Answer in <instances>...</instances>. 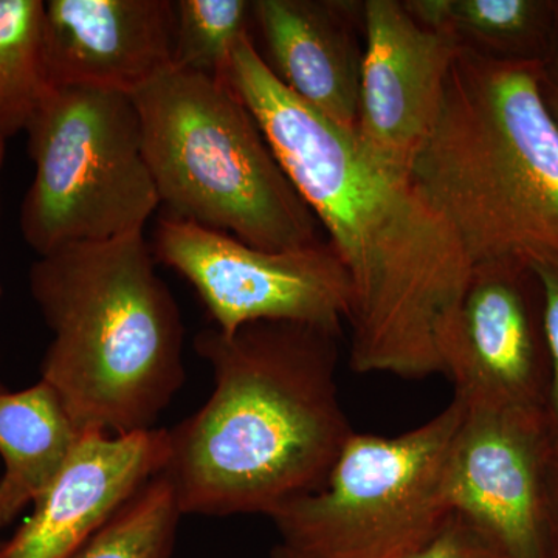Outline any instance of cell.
<instances>
[{
    "instance_id": "4fadbf2b",
    "label": "cell",
    "mask_w": 558,
    "mask_h": 558,
    "mask_svg": "<svg viewBox=\"0 0 558 558\" xmlns=\"http://www.w3.org/2000/svg\"><path fill=\"white\" fill-rule=\"evenodd\" d=\"M171 0H49L44 62L50 87L134 97L171 69Z\"/></svg>"
},
{
    "instance_id": "277c9868",
    "label": "cell",
    "mask_w": 558,
    "mask_h": 558,
    "mask_svg": "<svg viewBox=\"0 0 558 558\" xmlns=\"http://www.w3.org/2000/svg\"><path fill=\"white\" fill-rule=\"evenodd\" d=\"M539 69L462 47L411 167L473 266L517 259L558 269V124Z\"/></svg>"
},
{
    "instance_id": "cb8c5ba5",
    "label": "cell",
    "mask_w": 558,
    "mask_h": 558,
    "mask_svg": "<svg viewBox=\"0 0 558 558\" xmlns=\"http://www.w3.org/2000/svg\"><path fill=\"white\" fill-rule=\"evenodd\" d=\"M271 558H301L296 556L295 553H292V550L286 548V546H282L281 543H279L278 546H275L274 550H271Z\"/></svg>"
},
{
    "instance_id": "e0dca14e",
    "label": "cell",
    "mask_w": 558,
    "mask_h": 558,
    "mask_svg": "<svg viewBox=\"0 0 558 558\" xmlns=\"http://www.w3.org/2000/svg\"><path fill=\"white\" fill-rule=\"evenodd\" d=\"M43 0H0V142L27 130L50 89Z\"/></svg>"
},
{
    "instance_id": "5b68a950",
    "label": "cell",
    "mask_w": 558,
    "mask_h": 558,
    "mask_svg": "<svg viewBox=\"0 0 558 558\" xmlns=\"http://www.w3.org/2000/svg\"><path fill=\"white\" fill-rule=\"evenodd\" d=\"M134 101L161 216L269 252L322 241L314 211L229 81L170 69Z\"/></svg>"
},
{
    "instance_id": "603a6c76",
    "label": "cell",
    "mask_w": 558,
    "mask_h": 558,
    "mask_svg": "<svg viewBox=\"0 0 558 558\" xmlns=\"http://www.w3.org/2000/svg\"><path fill=\"white\" fill-rule=\"evenodd\" d=\"M539 86H542L546 106L558 124V21L553 49L539 69Z\"/></svg>"
},
{
    "instance_id": "ba28073f",
    "label": "cell",
    "mask_w": 558,
    "mask_h": 558,
    "mask_svg": "<svg viewBox=\"0 0 558 558\" xmlns=\"http://www.w3.org/2000/svg\"><path fill=\"white\" fill-rule=\"evenodd\" d=\"M150 247L157 263L193 286L222 332L256 322H289L340 336L351 315V281L328 241L269 252L160 216Z\"/></svg>"
},
{
    "instance_id": "5bb4252c",
    "label": "cell",
    "mask_w": 558,
    "mask_h": 558,
    "mask_svg": "<svg viewBox=\"0 0 558 558\" xmlns=\"http://www.w3.org/2000/svg\"><path fill=\"white\" fill-rule=\"evenodd\" d=\"M363 2L256 0L253 21L270 72L301 101L355 131L363 49L354 20ZM258 49V47H256Z\"/></svg>"
},
{
    "instance_id": "52a82bcc",
    "label": "cell",
    "mask_w": 558,
    "mask_h": 558,
    "mask_svg": "<svg viewBox=\"0 0 558 558\" xmlns=\"http://www.w3.org/2000/svg\"><path fill=\"white\" fill-rule=\"evenodd\" d=\"M465 405L384 438L355 433L325 486L270 513L281 545L301 558H409L436 537L451 510L444 472Z\"/></svg>"
},
{
    "instance_id": "44dd1931",
    "label": "cell",
    "mask_w": 558,
    "mask_h": 558,
    "mask_svg": "<svg viewBox=\"0 0 558 558\" xmlns=\"http://www.w3.org/2000/svg\"><path fill=\"white\" fill-rule=\"evenodd\" d=\"M545 299V328L550 355L548 418L554 440H558V269L534 267Z\"/></svg>"
},
{
    "instance_id": "3957f363",
    "label": "cell",
    "mask_w": 558,
    "mask_h": 558,
    "mask_svg": "<svg viewBox=\"0 0 558 558\" xmlns=\"http://www.w3.org/2000/svg\"><path fill=\"white\" fill-rule=\"evenodd\" d=\"M145 231L38 256L28 288L51 332L40 379L81 435L156 428L186 380L178 301Z\"/></svg>"
},
{
    "instance_id": "2e32d148",
    "label": "cell",
    "mask_w": 558,
    "mask_h": 558,
    "mask_svg": "<svg viewBox=\"0 0 558 558\" xmlns=\"http://www.w3.org/2000/svg\"><path fill=\"white\" fill-rule=\"evenodd\" d=\"M411 16L449 32L464 47L498 60L545 62L553 49L557 0H407Z\"/></svg>"
},
{
    "instance_id": "d4e9b609",
    "label": "cell",
    "mask_w": 558,
    "mask_h": 558,
    "mask_svg": "<svg viewBox=\"0 0 558 558\" xmlns=\"http://www.w3.org/2000/svg\"><path fill=\"white\" fill-rule=\"evenodd\" d=\"M3 150H5V143L0 142V165H2ZM2 388V384H0V389Z\"/></svg>"
},
{
    "instance_id": "6da1fadb",
    "label": "cell",
    "mask_w": 558,
    "mask_h": 558,
    "mask_svg": "<svg viewBox=\"0 0 558 558\" xmlns=\"http://www.w3.org/2000/svg\"><path fill=\"white\" fill-rule=\"evenodd\" d=\"M227 81L348 271L352 371L442 374L436 341L473 270L449 220L410 174L374 160L354 130L282 86L252 35L234 47Z\"/></svg>"
},
{
    "instance_id": "7a4b0ae2",
    "label": "cell",
    "mask_w": 558,
    "mask_h": 558,
    "mask_svg": "<svg viewBox=\"0 0 558 558\" xmlns=\"http://www.w3.org/2000/svg\"><path fill=\"white\" fill-rule=\"evenodd\" d=\"M339 336L289 322L201 330L215 389L168 429L163 472L183 515L263 513L325 486L354 435L341 407Z\"/></svg>"
},
{
    "instance_id": "8992f818",
    "label": "cell",
    "mask_w": 558,
    "mask_h": 558,
    "mask_svg": "<svg viewBox=\"0 0 558 558\" xmlns=\"http://www.w3.org/2000/svg\"><path fill=\"white\" fill-rule=\"evenodd\" d=\"M25 134L35 175L20 229L36 255L145 231L160 201L134 97L50 87Z\"/></svg>"
},
{
    "instance_id": "d6986e66",
    "label": "cell",
    "mask_w": 558,
    "mask_h": 558,
    "mask_svg": "<svg viewBox=\"0 0 558 558\" xmlns=\"http://www.w3.org/2000/svg\"><path fill=\"white\" fill-rule=\"evenodd\" d=\"M174 13L171 69L227 81L231 53L250 35L253 2L178 0Z\"/></svg>"
},
{
    "instance_id": "ffe728a7",
    "label": "cell",
    "mask_w": 558,
    "mask_h": 558,
    "mask_svg": "<svg viewBox=\"0 0 558 558\" xmlns=\"http://www.w3.org/2000/svg\"><path fill=\"white\" fill-rule=\"evenodd\" d=\"M409 558H506L478 529L451 513L436 537Z\"/></svg>"
},
{
    "instance_id": "7c38bea8",
    "label": "cell",
    "mask_w": 558,
    "mask_h": 558,
    "mask_svg": "<svg viewBox=\"0 0 558 558\" xmlns=\"http://www.w3.org/2000/svg\"><path fill=\"white\" fill-rule=\"evenodd\" d=\"M168 428L81 436L64 469L5 542L0 558H73L146 483L167 468Z\"/></svg>"
},
{
    "instance_id": "9a60e30c",
    "label": "cell",
    "mask_w": 558,
    "mask_h": 558,
    "mask_svg": "<svg viewBox=\"0 0 558 558\" xmlns=\"http://www.w3.org/2000/svg\"><path fill=\"white\" fill-rule=\"evenodd\" d=\"M81 436L46 381L0 389V531L46 494Z\"/></svg>"
},
{
    "instance_id": "9c48e42d",
    "label": "cell",
    "mask_w": 558,
    "mask_h": 558,
    "mask_svg": "<svg viewBox=\"0 0 558 558\" xmlns=\"http://www.w3.org/2000/svg\"><path fill=\"white\" fill-rule=\"evenodd\" d=\"M436 347L465 407L548 413L545 299L537 271L523 260L475 264Z\"/></svg>"
},
{
    "instance_id": "30bf717a",
    "label": "cell",
    "mask_w": 558,
    "mask_h": 558,
    "mask_svg": "<svg viewBox=\"0 0 558 558\" xmlns=\"http://www.w3.org/2000/svg\"><path fill=\"white\" fill-rule=\"evenodd\" d=\"M548 413L465 407L444 472L451 513L470 521L506 558H546Z\"/></svg>"
},
{
    "instance_id": "ac0fdd59",
    "label": "cell",
    "mask_w": 558,
    "mask_h": 558,
    "mask_svg": "<svg viewBox=\"0 0 558 558\" xmlns=\"http://www.w3.org/2000/svg\"><path fill=\"white\" fill-rule=\"evenodd\" d=\"M182 517L175 488L167 473L160 472L73 558H172Z\"/></svg>"
},
{
    "instance_id": "8fae6325",
    "label": "cell",
    "mask_w": 558,
    "mask_h": 558,
    "mask_svg": "<svg viewBox=\"0 0 558 558\" xmlns=\"http://www.w3.org/2000/svg\"><path fill=\"white\" fill-rule=\"evenodd\" d=\"M362 78L357 135L362 148L389 170L410 174L427 142L462 44L424 27L396 0L363 2Z\"/></svg>"
},
{
    "instance_id": "7402d4cb",
    "label": "cell",
    "mask_w": 558,
    "mask_h": 558,
    "mask_svg": "<svg viewBox=\"0 0 558 558\" xmlns=\"http://www.w3.org/2000/svg\"><path fill=\"white\" fill-rule=\"evenodd\" d=\"M543 531H545L546 558H558V440L554 442L548 472H546Z\"/></svg>"
}]
</instances>
